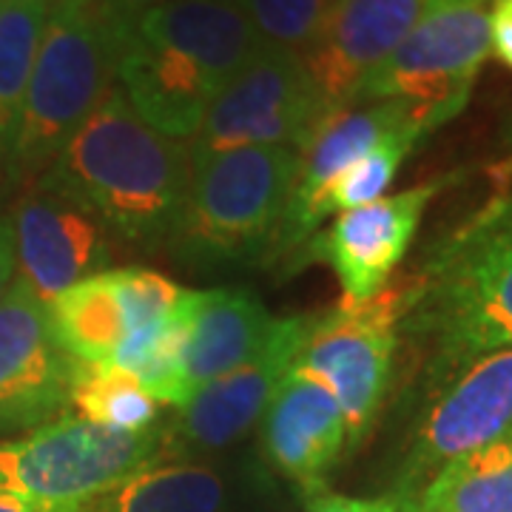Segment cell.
<instances>
[{"label": "cell", "mask_w": 512, "mask_h": 512, "mask_svg": "<svg viewBox=\"0 0 512 512\" xmlns=\"http://www.w3.org/2000/svg\"><path fill=\"white\" fill-rule=\"evenodd\" d=\"M490 49L512 69V0H498L490 12Z\"/></svg>", "instance_id": "obj_28"}, {"label": "cell", "mask_w": 512, "mask_h": 512, "mask_svg": "<svg viewBox=\"0 0 512 512\" xmlns=\"http://www.w3.org/2000/svg\"><path fill=\"white\" fill-rule=\"evenodd\" d=\"M308 512H399L393 501L384 498H348V495H316Z\"/></svg>", "instance_id": "obj_27"}, {"label": "cell", "mask_w": 512, "mask_h": 512, "mask_svg": "<svg viewBox=\"0 0 512 512\" xmlns=\"http://www.w3.org/2000/svg\"><path fill=\"white\" fill-rule=\"evenodd\" d=\"M419 140H424V134L416 128H402V131L384 137L379 146H373L356 163H350L328 185L325 200H322V214L325 217L336 214V211L345 214L350 208H362V205L382 200L387 185L396 180L407 154Z\"/></svg>", "instance_id": "obj_24"}, {"label": "cell", "mask_w": 512, "mask_h": 512, "mask_svg": "<svg viewBox=\"0 0 512 512\" xmlns=\"http://www.w3.org/2000/svg\"><path fill=\"white\" fill-rule=\"evenodd\" d=\"M427 0H333L302 63L330 111L350 109L373 69L416 26Z\"/></svg>", "instance_id": "obj_15"}, {"label": "cell", "mask_w": 512, "mask_h": 512, "mask_svg": "<svg viewBox=\"0 0 512 512\" xmlns=\"http://www.w3.org/2000/svg\"><path fill=\"white\" fill-rule=\"evenodd\" d=\"M49 0H0V168L9 165Z\"/></svg>", "instance_id": "obj_22"}, {"label": "cell", "mask_w": 512, "mask_h": 512, "mask_svg": "<svg viewBox=\"0 0 512 512\" xmlns=\"http://www.w3.org/2000/svg\"><path fill=\"white\" fill-rule=\"evenodd\" d=\"M333 0H242L262 46L305 52L328 18Z\"/></svg>", "instance_id": "obj_25"}, {"label": "cell", "mask_w": 512, "mask_h": 512, "mask_svg": "<svg viewBox=\"0 0 512 512\" xmlns=\"http://www.w3.org/2000/svg\"><path fill=\"white\" fill-rule=\"evenodd\" d=\"M271 328L274 316L245 288L194 291L183 348V404L200 387L245 365Z\"/></svg>", "instance_id": "obj_18"}, {"label": "cell", "mask_w": 512, "mask_h": 512, "mask_svg": "<svg viewBox=\"0 0 512 512\" xmlns=\"http://www.w3.org/2000/svg\"><path fill=\"white\" fill-rule=\"evenodd\" d=\"M222 3H242V0H222Z\"/></svg>", "instance_id": "obj_32"}, {"label": "cell", "mask_w": 512, "mask_h": 512, "mask_svg": "<svg viewBox=\"0 0 512 512\" xmlns=\"http://www.w3.org/2000/svg\"><path fill=\"white\" fill-rule=\"evenodd\" d=\"M15 231H12V220L0 217V299L6 296L9 285L15 282Z\"/></svg>", "instance_id": "obj_30"}, {"label": "cell", "mask_w": 512, "mask_h": 512, "mask_svg": "<svg viewBox=\"0 0 512 512\" xmlns=\"http://www.w3.org/2000/svg\"><path fill=\"white\" fill-rule=\"evenodd\" d=\"M0 512H60L52 507H43V504H32V501H23L18 495L0 493Z\"/></svg>", "instance_id": "obj_31"}, {"label": "cell", "mask_w": 512, "mask_h": 512, "mask_svg": "<svg viewBox=\"0 0 512 512\" xmlns=\"http://www.w3.org/2000/svg\"><path fill=\"white\" fill-rule=\"evenodd\" d=\"M407 512H512V427L447 461Z\"/></svg>", "instance_id": "obj_19"}, {"label": "cell", "mask_w": 512, "mask_h": 512, "mask_svg": "<svg viewBox=\"0 0 512 512\" xmlns=\"http://www.w3.org/2000/svg\"><path fill=\"white\" fill-rule=\"evenodd\" d=\"M299 171V151L242 146L191 160L174 239L185 256L220 262L274 242Z\"/></svg>", "instance_id": "obj_6"}, {"label": "cell", "mask_w": 512, "mask_h": 512, "mask_svg": "<svg viewBox=\"0 0 512 512\" xmlns=\"http://www.w3.org/2000/svg\"><path fill=\"white\" fill-rule=\"evenodd\" d=\"M43 188L126 242L174 239L191 183V148L146 126L114 86L43 171Z\"/></svg>", "instance_id": "obj_1"}, {"label": "cell", "mask_w": 512, "mask_h": 512, "mask_svg": "<svg viewBox=\"0 0 512 512\" xmlns=\"http://www.w3.org/2000/svg\"><path fill=\"white\" fill-rule=\"evenodd\" d=\"M402 128H416L424 137L430 134V126L424 123L421 111L404 100H379V103H362L359 109L350 106V109L333 111L299 151V171L282 222L276 228V251L302 248L319 228V222L325 220L322 200L328 185L350 163H356L370 148L379 146L384 137Z\"/></svg>", "instance_id": "obj_13"}, {"label": "cell", "mask_w": 512, "mask_h": 512, "mask_svg": "<svg viewBox=\"0 0 512 512\" xmlns=\"http://www.w3.org/2000/svg\"><path fill=\"white\" fill-rule=\"evenodd\" d=\"M222 478L202 464H151L83 512H220Z\"/></svg>", "instance_id": "obj_21"}, {"label": "cell", "mask_w": 512, "mask_h": 512, "mask_svg": "<svg viewBox=\"0 0 512 512\" xmlns=\"http://www.w3.org/2000/svg\"><path fill=\"white\" fill-rule=\"evenodd\" d=\"M512 427V350L481 356L453 376V384L421 419L404 458L402 493L413 504L421 487L453 458L504 436ZM410 504L404 512L410 510Z\"/></svg>", "instance_id": "obj_12"}, {"label": "cell", "mask_w": 512, "mask_h": 512, "mask_svg": "<svg viewBox=\"0 0 512 512\" xmlns=\"http://www.w3.org/2000/svg\"><path fill=\"white\" fill-rule=\"evenodd\" d=\"M165 427L120 433L60 416L29 436L0 441V493L60 512H83L126 478L160 464Z\"/></svg>", "instance_id": "obj_5"}, {"label": "cell", "mask_w": 512, "mask_h": 512, "mask_svg": "<svg viewBox=\"0 0 512 512\" xmlns=\"http://www.w3.org/2000/svg\"><path fill=\"white\" fill-rule=\"evenodd\" d=\"M313 319L316 316L274 319L265 345L245 365L200 387L177 407V419L165 427L168 453H211L245 439L296 365Z\"/></svg>", "instance_id": "obj_10"}, {"label": "cell", "mask_w": 512, "mask_h": 512, "mask_svg": "<svg viewBox=\"0 0 512 512\" xmlns=\"http://www.w3.org/2000/svg\"><path fill=\"white\" fill-rule=\"evenodd\" d=\"M407 285L384 288L367 302H339L313 319L296 367L308 370L333 393L348 421L350 444L370 433L393 379Z\"/></svg>", "instance_id": "obj_8"}, {"label": "cell", "mask_w": 512, "mask_h": 512, "mask_svg": "<svg viewBox=\"0 0 512 512\" xmlns=\"http://www.w3.org/2000/svg\"><path fill=\"white\" fill-rule=\"evenodd\" d=\"M333 111L313 86L299 52L262 46L205 111L191 160L242 146L302 151Z\"/></svg>", "instance_id": "obj_9"}, {"label": "cell", "mask_w": 512, "mask_h": 512, "mask_svg": "<svg viewBox=\"0 0 512 512\" xmlns=\"http://www.w3.org/2000/svg\"><path fill=\"white\" fill-rule=\"evenodd\" d=\"M441 180L416 185L402 194L350 208L339 214L322 237L311 242L316 254L342 285V302H367L390 285L430 200L441 191Z\"/></svg>", "instance_id": "obj_14"}, {"label": "cell", "mask_w": 512, "mask_h": 512, "mask_svg": "<svg viewBox=\"0 0 512 512\" xmlns=\"http://www.w3.org/2000/svg\"><path fill=\"white\" fill-rule=\"evenodd\" d=\"M259 49L242 3L165 0L120 37L117 89L146 126L188 143L217 94Z\"/></svg>", "instance_id": "obj_2"}, {"label": "cell", "mask_w": 512, "mask_h": 512, "mask_svg": "<svg viewBox=\"0 0 512 512\" xmlns=\"http://www.w3.org/2000/svg\"><path fill=\"white\" fill-rule=\"evenodd\" d=\"M77 365L57 342L49 308L15 279L0 299V436L60 419Z\"/></svg>", "instance_id": "obj_11"}, {"label": "cell", "mask_w": 512, "mask_h": 512, "mask_svg": "<svg viewBox=\"0 0 512 512\" xmlns=\"http://www.w3.org/2000/svg\"><path fill=\"white\" fill-rule=\"evenodd\" d=\"M402 330L427 348L436 382L512 350V200L490 202L433 251L407 285Z\"/></svg>", "instance_id": "obj_3"}, {"label": "cell", "mask_w": 512, "mask_h": 512, "mask_svg": "<svg viewBox=\"0 0 512 512\" xmlns=\"http://www.w3.org/2000/svg\"><path fill=\"white\" fill-rule=\"evenodd\" d=\"M20 282L49 308L60 293L109 265L106 228L49 191L20 202L12 220Z\"/></svg>", "instance_id": "obj_17"}, {"label": "cell", "mask_w": 512, "mask_h": 512, "mask_svg": "<svg viewBox=\"0 0 512 512\" xmlns=\"http://www.w3.org/2000/svg\"><path fill=\"white\" fill-rule=\"evenodd\" d=\"M348 444V421L333 393L293 365L262 416L265 456L299 490L322 495Z\"/></svg>", "instance_id": "obj_16"}, {"label": "cell", "mask_w": 512, "mask_h": 512, "mask_svg": "<svg viewBox=\"0 0 512 512\" xmlns=\"http://www.w3.org/2000/svg\"><path fill=\"white\" fill-rule=\"evenodd\" d=\"M57 342L80 365H109L126 339V311L111 271L86 276L49 305Z\"/></svg>", "instance_id": "obj_20"}, {"label": "cell", "mask_w": 512, "mask_h": 512, "mask_svg": "<svg viewBox=\"0 0 512 512\" xmlns=\"http://www.w3.org/2000/svg\"><path fill=\"white\" fill-rule=\"evenodd\" d=\"M111 276L120 293L123 311H126V333L168 319L183 305L185 293H188V288H180L177 282L148 268H120V271H111Z\"/></svg>", "instance_id": "obj_26"}, {"label": "cell", "mask_w": 512, "mask_h": 512, "mask_svg": "<svg viewBox=\"0 0 512 512\" xmlns=\"http://www.w3.org/2000/svg\"><path fill=\"white\" fill-rule=\"evenodd\" d=\"M157 399L137 376L111 365H77L69 407L77 419L120 433H143L157 421Z\"/></svg>", "instance_id": "obj_23"}, {"label": "cell", "mask_w": 512, "mask_h": 512, "mask_svg": "<svg viewBox=\"0 0 512 512\" xmlns=\"http://www.w3.org/2000/svg\"><path fill=\"white\" fill-rule=\"evenodd\" d=\"M123 29L100 0H49L9 171L43 174L117 80Z\"/></svg>", "instance_id": "obj_4"}, {"label": "cell", "mask_w": 512, "mask_h": 512, "mask_svg": "<svg viewBox=\"0 0 512 512\" xmlns=\"http://www.w3.org/2000/svg\"><path fill=\"white\" fill-rule=\"evenodd\" d=\"M165 0H100V6L109 12V18L126 32L131 23L143 18L154 6H160Z\"/></svg>", "instance_id": "obj_29"}, {"label": "cell", "mask_w": 512, "mask_h": 512, "mask_svg": "<svg viewBox=\"0 0 512 512\" xmlns=\"http://www.w3.org/2000/svg\"><path fill=\"white\" fill-rule=\"evenodd\" d=\"M487 55L490 12L484 0H427L416 26L373 69L353 106L404 100L436 131L467 106Z\"/></svg>", "instance_id": "obj_7"}]
</instances>
